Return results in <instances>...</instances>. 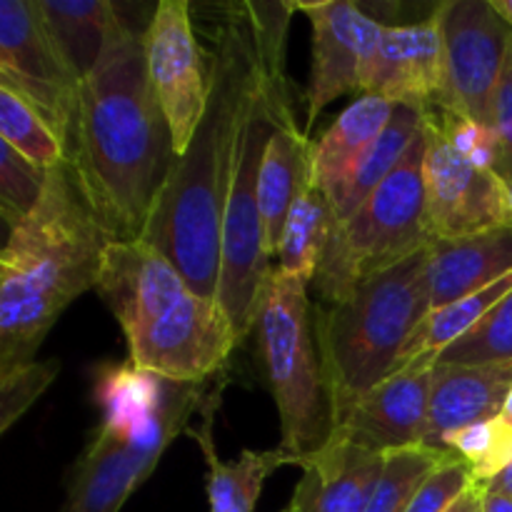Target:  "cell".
<instances>
[{"mask_svg":"<svg viewBox=\"0 0 512 512\" xmlns=\"http://www.w3.org/2000/svg\"><path fill=\"white\" fill-rule=\"evenodd\" d=\"M175 160L173 133L150 85L143 35L118 15L80 80L68 165L110 240H140Z\"/></svg>","mask_w":512,"mask_h":512,"instance_id":"obj_1","label":"cell"},{"mask_svg":"<svg viewBox=\"0 0 512 512\" xmlns=\"http://www.w3.org/2000/svg\"><path fill=\"white\" fill-rule=\"evenodd\" d=\"M208 110L175 155L143 238L178 268L195 295L218 300L223 220L245 120L260 88L253 28L243 3L225 8L210 55Z\"/></svg>","mask_w":512,"mask_h":512,"instance_id":"obj_2","label":"cell"},{"mask_svg":"<svg viewBox=\"0 0 512 512\" xmlns=\"http://www.w3.org/2000/svg\"><path fill=\"white\" fill-rule=\"evenodd\" d=\"M108 243L65 160L0 253V373L33 363L60 313L98 285Z\"/></svg>","mask_w":512,"mask_h":512,"instance_id":"obj_3","label":"cell"},{"mask_svg":"<svg viewBox=\"0 0 512 512\" xmlns=\"http://www.w3.org/2000/svg\"><path fill=\"white\" fill-rule=\"evenodd\" d=\"M205 398L208 383H175L130 365L103 378L105 420L70 470L63 512H120Z\"/></svg>","mask_w":512,"mask_h":512,"instance_id":"obj_4","label":"cell"},{"mask_svg":"<svg viewBox=\"0 0 512 512\" xmlns=\"http://www.w3.org/2000/svg\"><path fill=\"white\" fill-rule=\"evenodd\" d=\"M428 313V248L363 280L345 303L315 305V328L338 405V425L368 390L398 370L405 345Z\"/></svg>","mask_w":512,"mask_h":512,"instance_id":"obj_5","label":"cell"},{"mask_svg":"<svg viewBox=\"0 0 512 512\" xmlns=\"http://www.w3.org/2000/svg\"><path fill=\"white\" fill-rule=\"evenodd\" d=\"M255 333L265 385L280 415V448L303 465L338 435V405L308 285L275 268L260 300Z\"/></svg>","mask_w":512,"mask_h":512,"instance_id":"obj_6","label":"cell"},{"mask_svg":"<svg viewBox=\"0 0 512 512\" xmlns=\"http://www.w3.org/2000/svg\"><path fill=\"white\" fill-rule=\"evenodd\" d=\"M425 123L398 168L350 220L330 228L315 270V290L323 305L345 303L363 280L385 273L428 248L425 220Z\"/></svg>","mask_w":512,"mask_h":512,"instance_id":"obj_7","label":"cell"},{"mask_svg":"<svg viewBox=\"0 0 512 512\" xmlns=\"http://www.w3.org/2000/svg\"><path fill=\"white\" fill-rule=\"evenodd\" d=\"M290 115H295L290 93H275L265 88L263 73H260V88L245 120L223 220L218 305L228 315L238 345L248 338L250 330H255L260 300L273 275L270 255L265 250L258 180L270 138L280 120Z\"/></svg>","mask_w":512,"mask_h":512,"instance_id":"obj_8","label":"cell"},{"mask_svg":"<svg viewBox=\"0 0 512 512\" xmlns=\"http://www.w3.org/2000/svg\"><path fill=\"white\" fill-rule=\"evenodd\" d=\"M445 40V113L493 130L495 95L512 50V28L493 0H448L435 8Z\"/></svg>","mask_w":512,"mask_h":512,"instance_id":"obj_9","label":"cell"},{"mask_svg":"<svg viewBox=\"0 0 512 512\" xmlns=\"http://www.w3.org/2000/svg\"><path fill=\"white\" fill-rule=\"evenodd\" d=\"M80 80L38 0H0V83L43 110L65 150Z\"/></svg>","mask_w":512,"mask_h":512,"instance_id":"obj_10","label":"cell"},{"mask_svg":"<svg viewBox=\"0 0 512 512\" xmlns=\"http://www.w3.org/2000/svg\"><path fill=\"white\" fill-rule=\"evenodd\" d=\"M425 138V220L430 240H458L512 225L503 180L460 150L433 113H425Z\"/></svg>","mask_w":512,"mask_h":512,"instance_id":"obj_11","label":"cell"},{"mask_svg":"<svg viewBox=\"0 0 512 512\" xmlns=\"http://www.w3.org/2000/svg\"><path fill=\"white\" fill-rule=\"evenodd\" d=\"M128 340L130 368L175 383H210L238 348L218 300L188 293Z\"/></svg>","mask_w":512,"mask_h":512,"instance_id":"obj_12","label":"cell"},{"mask_svg":"<svg viewBox=\"0 0 512 512\" xmlns=\"http://www.w3.org/2000/svg\"><path fill=\"white\" fill-rule=\"evenodd\" d=\"M150 85L173 133L175 155L185 153L205 110L210 88V55L200 48L188 0H163L143 33Z\"/></svg>","mask_w":512,"mask_h":512,"instance_id":"obj_13","label":"cell"},{"mask_svg":"<svg viewBox=\"0 0 512 512\" xmlns=\"http://www.w3.org/2000/svg\"><path fill=\"white\" fill-rule=\"evenodd\" d=\"M360 95H375L423 113L445 108L448 73L438 13L423 23L383 25L373 58L360 80Z\"/></svg>","mask_w":512,"mask_h":512,"instance_id":"obj_14","label":"cell"},{"mask_svg":"<svg viewBox=\"0 0 512 512\" xmlns=\"http://www.w3.org/2000/svg\"><path fill=\"white\" fill-rule=\"evenodd\" d=\"M313 25V73L308 85V130L340 95L360 93V80L375 53L383 23L350 0L298 3ZM305 130V133H308Z\"/></svg>","mask_w":512,"mask_h":512,"instance_id":"obj_15","label":"cell"},{"mask_svg":"<svg viewBox=\"0 0 512 512\" xmlns=\"http://www.w3.org/2000/svg\"><path fill=\"white\" fill-rule=\"evenodd\" d=\"M95 290L125 338L145 328L183 295L193 293L178 268L145 240H110Z\"/></svg>","mask_w":512,"mask_h":512,"instance_id":"obj_16","label":"cell"},{"mask_svg":"<svg viewBox=\"0 0 512 512\" xmlns=\"http://www.w3.org/2000/svg\"><path fill=\"white\" fill-rule=\"evenodd\" d=\"M430 383L433 365H405L355 403L335 438L383 455L420 448L428 433Z\"/></svg>","mask_w":512,"mask_h":512,"instance_id":"obj_17","label":"cell"},{"mask_svg":"<svg viewBox=\"0 0 512 512\" xmlns=\"http://www.w3.org/2000/svg\"><path fill=\"white\" fill-rule=\"evenodd\" d=\"M512 390V363L433 365L425 445L448 450V440L473 425L498 418ZM450 453V450H448Z\"/></svg>","mask_w":512,"mask_h":512,"instance_id":"obj_18","label":"cell"},{"mask_svg":"<svg viewBox=\"0 0 512 512\" xmlns=\"http://www.w3.org/2000/svg\"><path fill=\"white\" fill-rule=\"evenodd\" d=\"M290 512H365L385 468V455L335 438L305 460Z\"/></svg>","mask_w":512,"mask_h":512,"instance_id":"obj_19","label":"cell"},{"mask_svg":"<svg viewBox=\"0 0 512 512\" xmlns=\"http://www.w3.org/2000/svg\"><path fill=\"white\" fill-rule=\"evenodd\" d=\"M512 273V225L428 245L430 310L490 288Z\"/></svg>","mask_w":512,"mask_h":512,"instance_id":"obj_20","label":"cell"},{"mask_svg":"<svg viewBox=\"0 0 512 512\" xmlns=\"http://www.w3.org/2000/svg\"><path fill=\"white\" fill-rule=\"evenodd\" d=\"M225 375L215 380L213 388L208 390L203 410V425L198 430L188 428L185 433L195 438V443L203 450L205 460H208V498L210 512H253L258 503L263 485L270 475L283 465H295L293 455L285 453L283 448L273 450H243L235 463H223L215 453L213 443V425L215 413L220 408V398H223Z\"/></svg>","mask_w":512,"mask_h":512,"instance_id":"obj_21","label":"cell"},{"mask_svg":"<svg viewBox=\"0 0 512 512\" xmlns=\"http://www.w3.org/2000/svg\"><path fill=\"white\" fill-rule=\"evenodd\" d=\"M313 150L315 143L305 130H300L295 115L280 120L273 138H270L268 150H265L258 180L265 250H268L270 258L278 255L280 238H283L285 223H288L295 200L300 198V193L308 188L315 175Z\"/></svg>","mask_w":512,"mask_h":512,"instance_id":"obj_22","label":"cell"},{"mask_svg":"<svg viewBox=\"0 0 512 512\" xmlns=\"http://www.w3.org/2000/svg\"><path fill=\"white\" fill-rule=\"evenodd\" d=\"M395 105L375 95H358L328 128V133L315 143L313 173L333 198L335 190L345 183L365 150L378 140L385 125L390 123Z\"/></svg>","mask_w":512,"mask_h":512,"instance_id":"obj_23","label":"cell"},{"mask_svg":"<svg viewBox=\"0 0 512 512\" xmlns=\"http://www.w3.org/2000/svg\"><path fill=\"white\" fill-rule=\"evenodd\" d=\"M425 113L418 108H410V105H395L393 115H390V123L385 125L383 133L378 135L373 145L365 150L363 158L358 160V165L353 168V173L345 178V183L335 190L333 208L338 220H350L365 203H368L370 195L380 188V185L388 180V175L398 168V163L403 160V155L408 153V148L413 145V140L418 138V133L423 130Z\"/></svg>","mask_w":512,"mask_h":512,"instance_id":"obj_24","label":"cell"},{"mask_svg":"<svg viewBox=\"0 0 512 512\" xmlns=\"http://www.w3.org/2000/svg\"><path fill=\"white\" fill-rule=\"evenodd\" d=\"M510 290L512 273L505 275L495 285H490V288L480 290V293L468 295L463 300H455V303L445 305V308L430 310L423 323L418 325V330L413 333V338L405 345L403 355L398 360V370H403L410 363L435 365L438 355L445 353L450 345L458 343L460 338H465Z\"/></svg>","mask_w":512,"mask_h":512,"instance_id":"obj_25","label":"cell"},{"mask_svg":"<svg viewBox=\"0 0 512 512\" xmlns=\"http://www.w3.org/2000/svg\"><path fill=\"white\" fill-rule=\"evenodd\" d=\"M333 223V200H330V195L325 193L323 185L313 175L308 188L295 200L293 210L288 215V223H285L278 248L280 273L290 275V278L300 280L305 285L313 283Z\"/></svg>","mask_w":512,"mask_h":512,"instance_id":"obj_26","label":"cell"},{"mask_svg":"<svg viewBox=\"0 0 512 512\" xmlns=\"http://www.w3.org/2000/svg\"><path fill=\"white\" fill-rule=\"evenodd\" d=\"M80 78L90 73L105 48L118 10L108 0H38Z\"/></svg>","mask_w":512,"mask_h":512,"instance_id":"obj_27","label":"cell"},{"mask_svg":"<svg viewBox=\"0 0 512 512\" xmlns=\"http://www.w3.org/2000/svg\"><path fill=\"white\" fill-rule=\"evenodd\" d=\"M0 140L45 170L68 160L63 138L43 110L8 83H0Z\"/></svg>","mask_w":512,"mask_h":512,"instance_id":"obj_28","label":"cell"},{"mask_svg":"<svg viewBox=\"0 0 512 512\" xmlns=\"http://www.w3.org/2000/svg\"><path fill=\"white\" fill-rule=\"evenodd\" d=\"M453 455L428 445L385 453L383 475L365 512H405L428 475Z\"/></svg>","mask_w":512,"mask_h":512,"instance_id":"obj_29","label":"cell"},{"mask_svg":"<svg viewBox=\"0 0 512 512\" xmlns=\"http://www.w3.org/2000/svg\"><path fill=\"white\" fill-rule=\"evenodd\" d=\"M435 363L448 365H503L512 363V290L470 330L465 338L438 355Z\"/></svg>","mask_w":512,"mask_h":512,"instance_id":"obj_30","label":"cell"},{"mask_svg":"<svg viewBox=\"0 0 512 512\" xmlns=\"http://www.w3.org/2000/svg\"><path fill=\"white\" fill-rule=\"evenodd\" d=\"M245 13L253 28L255 50H258L260 73H263L265 88L275 93H288V80H285V38H288L290 15L298 10V3H243Z\"/></svg>","mask_w":512,"mask_h":512,"instance_id":"obj_31","label":"cell"},{"mask_svg":"<svg viewBox=\"0 0 512 512\" xmlns=\"http://www.w3.org/2000/svg\"><path fill=\"white\" fill-rule=\"evenodd\" d=\"M48 173L50 170L40 168L0 140V213L5 228H15L38 208L48 185Z\"/></svg>","mask_w":512,"mask_h":512,"instance_id":"obj_32","label":"cell"},{"mask_svg":"<svg viewBox=\"0 0 512 512\" xmlns=\"http://www.w3.org/2000/svg\"><path fill=\"white\" fill-rule=\"evenodd\" d=\"M58 370V360H48V363L33 360L8 373H0V433H8L10 425L20 420V415L28 413L30 405L50 388Z\"/></svg>","mask_w":512,"mask_h":512,"instance_id":"obj_33","label":"cell"},{"mask_svg":"<svg viewBox=\"0 0 512 512\" xmlns=\"http://www.w3.org/2000/svg\"><path fill=\"white\" fill-rule=\"evenodd\" d=\"M475 485L470 465L453 455L428 475L405 512H448Z\"/></svg>","mask_w":512,"mask_h":512,"instance_id":"obj_34","label":"cell"},{"mask_svg":"<svg viewBox=\"0 0 512 512\" xmlns=\"http://www.w3.org/2000/svg\"><path fill=\"white\" fill-rule=\"evenodd\" d=\"M493 133L498 140V158H495V175L503 183H512V50L505 73L500 78L498 95L493 110Z\"/></svg>","mask_w":512,"mask_h":512,"instance_id":"obj_35","label":"cell"},{"mask_svg":"<svg viewBox=\"0 0 512 512\" xmlns=\"http://www.w3.org/2000/svg\"><path fill=\"white\" fill-rule=\"evenodd\" d=\"M448 512H483V490H480V485L470 488Z\"/></svg>","mask_w":512,"mask_h":512,"instance_id":"obj_36","label":"cell"},{"mask_svg":"<svg viewBox=\"0 0 512 512\" xmlns=\"http://www.w3.org/2000/svg\"><path fill=\"white\" fill-rule=\"evenodd\" d=\"M483 490V512H512V498L508 495L493 493V490Z\"/></svg>","mask_w":512,"mask_h":512,"instance_id":"obj_37","label":"cell"},{"mask_svg":"<svg viewBox=\"0 0 512 512\" xmlns=\"http://www.w3.org/2000/svg\"><path fill=\"white\" fill-rule=\"evenodd\" d=\"M480 488L493 490V493L508 495V498H512V463L505 470H500L493 480H488L485 485H480Z\"/></svg>","mask_w":512,"mask_h":512,"instance_id":"obj_38","label":"cell"},{"mask_svg":"<svg viewBox=\"0 0 512 512\" xmlns=\"http://www.w3.org/2000/svg\"><path fill=\"white\" fill-rule=\"evenodd\" d=\"M493 5H495V10L503 15L505 23H508L512 28V0H493Z\"/></svg>","mask_w":512,"mask_h":512,"instance_id":"obj_39","label":"cell"},{"mask_svg":"<svg viewBox=\"0 0 512 512\" xmlns=\"http://www.w3.org/2000/svg\"><path fill=\"white\" fill-rule=\"evenodd\" d=\"M500 418H503V420H505V423H508V425H510V428H512V390H510L508 400H505L503 410H500Z\"/></svg>","mask_w":512,"mask_h":512,"instance_id":"obj_40","label":"cell"},{"mask_svg":"<svg viewBox=\"0 0 512 512\" xmlns=\"http://www.w3.org/2000/svg\"><path fill=\"white\" fill-rule=\"evenodd\" d=\"M503 188H505V198H508V208L512 213V183H503Z\"/></svg>","mask_w":512,"mask_h":512,"instance_id":"obj_41","label":"cell"},{"mask_svg":"<svg viewBox=\"0 0 512 512\" xmlns=\"http://www.w3.org/2000/svg\"><path fill=\"white\" fill-rule=\"evenodd\" d=\"M280 512H290V508H285V510H280Z\"/></svg>","mask_w":512,"mask_h":512,"instance_id":"obj_42","label":"cell"}]
</instances>
